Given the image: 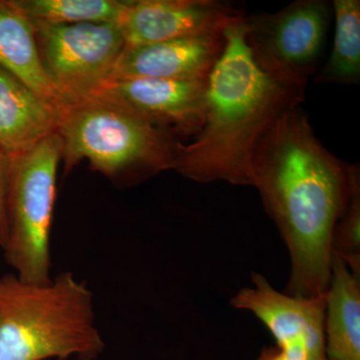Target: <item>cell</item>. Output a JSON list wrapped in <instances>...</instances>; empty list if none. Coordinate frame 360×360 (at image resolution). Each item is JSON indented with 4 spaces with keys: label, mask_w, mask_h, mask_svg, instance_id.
Listing matches in <instances>:
<instances>
[{
    "label": "cell",
    "mask_w": 360,
    "mask_h": 360,
    "mask_svg": "<svg viewBox=\"0 0 360 360\" xmlns=\"http://www.w3.org/2000/svg\"><path fill=\"white\" fill-rule=\"evenodd\" d=\"M335 37L333 51L314 82L359 84L360 80V1L335 0Z\"/></svg>",
    "instance_id": "15"
},
{
    "label": "cell",
    "mask_w": 360,
    "mask_h": 360,
    "mask_svg": "<svg viewBox=\"0 0 360 360\" xmlns=\"http://www.w3.org/2000/svg\"><path fill=\"white\" fill-rule=\"evenodd\" d=\"M245 14L212 0H125L117 25L124 49L222 32Z\"/></svg>",
    "instance_id": "8"
},
{
    "label": "cell",
    "mask_w": 360,
    "mask_h": 360,
    "mask_svg": "<svg viewBox=\"0 0 360 360\" xmlns=\"http://www.w3.org/2000/svg\"><path fill=\"white\" fill-rule=\"evenodd\" d=\"M269 360H307V354L303 345H291L279 349V352L276 350Z\"/></svg>",
    "instance_id": "19"
},
{
    "label": "cell",
    "mask_w": 360,
    "mask_h": 360,
    "mask_svg": "<svg viewBox=\"0 0 360 360\" xmlns=\"http://www.w3.org/2000/svg\"><path fill=\"white\" fill-rule=\"evenodd\" d=\"M30 22L45 72L65 104L86 98L101 89L110 79L124 51L116 23Z\"/></svg>",
    "instance_id": "6"
},
{
    "label": "cell",
    "mask_w": 360,
    "mask_h": 360,
    "mask_svg": "<svg viewBox=\"0 0 360 360\" xmlns=\"http://www.w3.org/2000/svg\"><path fill=\"white\" fill-rule=\"evenodd\" d=\"M65 176L82 160L117 187H131L174 169L179 137L101 94L59 110Z\"/></svg>",
    "instance_id": "4"
},
{
    "label": "cell",
    "mask_w": 360,
    "mask_h": 360,
    "mask_svg": "<svg viewBox=\"0 0 360 360\" xmlns=\"http://www.w3.org/2000/svg\"><path fill=\"white\" fill-rule=\"evenodd\" d=\"M9 169L11 158L0 146V248H6L8 239L7 219V196H8Z\"/></svg>",
    "instance_id": "18"
},
{
    "label": "cell",
    "mask_w": 360,
    "mask_h": 360,
    "mask_svg": "<svg viewBox=\"0 0 360 360\" xmlns=\"http://www.w3.org/2000/svg\"><path fill=\"white\" fill-rule=\"evenodd\" d=\"M59 110L0 66V146L9 158L58 134Z\"/></svg>",
    "instance_id": "12"
},
{
    "label": "cell",
    "mask_w": 360,
    "mask_h": 360,
    "mask_svg": "<svg viewBox=\"0 0 360 360\" xmlns=\"http://www.w3.org/2000/svg\"><path fill=\"white\" fill-rule=\"evenodd\" d=\"M276 350V349H274V348H269V349H264L258 360H269L270 357L272 356V354H274Z\"/></svg>",
    "instance_id": "20"
},
{
    "label": "cell",
    "mask_w": 360,
    "mask_h": 360,
    "mask_svg": "<svg viewBox=\"0 0 360 360\" xmlns=\"http://www.w3.org/2000/svg\"><path fill=\"white\" fill-rule=\"evenodd\" d=\"M63 141L52 134L30 150L11 156L7 219V264L22 281L51 279V232Z\"/></svg>",
    "instance_id": "5"
},
{
    "label": "cell",
    "mask_w": 360,
    "mask_h": 360,
    "mask_svg": "<svg viewBox=\"0 0 360 360\" xmlns=\"http://www.w3.org/2000/svg\"><path fill=\"white\" fill-rule=\"evenodd\" d=\"M252 186L290 251L286 295L326 296L333 234L360 180L319 142L300 106L286 111L258 141L251 156Z\"/></svg>",
    "instance_id": "1"
},
{
    "label": "cell",
    "mask_w": 360,
    "mask_h": 360,
    "mask_svg": "<svg viewBox=\"0 0 360 360\" xmlns=\"http://www.w3.org/2000/svg\"><path fill=\"white\" fill-rule=\"evenodd\" d=\"M246 32L245 16L224 30V51L208 77L205 124L193 141L177 146L174 169L193 181L252 186L258 141L304 99V85L277 79L258 65Z\"/></svg>",
    "instance_id": "2"
},
{
    "label": "cell",
    "mask_w": 360,
    "mask_h": 360,
    "mask_svg": "<svg viewBox=\"0 0 360 360\" xmlns=\"http://www.w3.org/2000/svg\"><path fill=\"white\" fill-rule=\"evenodd\" d=\"M208 79L108 80L94 94L108 97L177 137L195 136L206 115Z\"/></svg>",
    "instance_id": "9"
},
{
    "label": "cell",
    "mask_w": 360,
    "mask_h": 360,
    "mask_svg": "<svg viewBox=\"0 0 360 360\" xmlns=\"http://www.w3.org/2000/svg\"><path fill=\"white\" fill-rule=\"evenodd\" d=\"M104 348L94 293L72 272L44 283L0 276V360H96Z\"/></svg>",
    "instance_id": "3"
},
{
    "label": "cell",
    "mask_w": 360,
    "mask_h": 360,
    "mask_svg": "<svg viewBox=\"0 0 360 360\" xmlns=\"http://www.w3.org/2000/svg\"><path fill=\"white\" fill-rule=\"evenodd\" d=\"M32 22L49 25L116 23L125 0H11Z\"/></svg>",
    "instance_id": "16"
},
{
    "label": "cell",
    "mask_w": 360,
    "mask_h": 360,
    "mask_svg": "<svg viewBox=\"0 0 360 360\" xmlns=\"http://www.w3.org/2000/svg\"><path fill=\"white\" fill-rule=\"evenodd\" d=\"M255 288L231 300L236 309L252 312L276 338L279 348L302 345L307 360H326V296L298 298L278 292L262 274L253 272Z\"/></svg>",
    "instance_id": "10"
},
{
    "label": "cell",
    "mask_w": 360,
    "mask_h": 360,
    "mask_svg": "<svg viewBox=\"0 0 360 360\" xmlns=\"http://www.w3.org/2000/svg\"><path fill=\"white\" fill-rule=\"evenodd\" d=\"M330 18L323 0H297L276 13L245 16L246 41L272 77L304 85L316 70Z\"/></svg>",
    "instance_id": "7"
},
{
    "label": "cell",
    "mask_w": 360,
    "mask_h": 360,
    "mask_svg": "<svg viewBox=\"0 0 360 360\" xmlns=\"http://www.w3.org/2000/svg\"><path fill=\"white\" fill-rule=\"evenodd\" d=\"M225 47L224 32L124 49L110 80L208 79Z\"/></svg>",
    "instance_id": "11"
},
{
    "label": "cell",
    "mask_w": 360,
    "mask_h": 360,
    "mask_svg": "<svg viewBox=\"0 0 360 360\" xmlns=\"http://www.w3.org/2000/svg\"><path fill=\"white\" fill-rule=\"evenodd\" d=\"M333 252L338 253L354 276H360V180L356 182L345 212L333 234Z\"/></svg>",
    "instance_id": "17"
},
{
    "label": "cell",
    "mask_w": 360,
    "mask_h": 360,
    "mask_svg": "<svg viewBox=\"0 0 360 360\" xmlns=\"http://www.w3.org/2000/svg\"><path fill=\"white\" fill-rule=\"evenodd\" d=\"M326 302V359L360 360L359 278L336 252Z\"/></svg>",
    "instance_id": "13"
},
{
    "label": "cell",
    "mask_w": 360,
    "mask_h": 360,
    "mask_svg": "<svg viewBox=\"0 0 360 360\" xmlns=\"http://www.w3.org/2000/svg\"><path fill=\"white\" fill-rule=\"evenodd\" d=\"M0 66L39 96L65 105L45 72L32 25L11 0H0Z\"/></svg>",
    "instance_id": "14"
},
{
    "label": "cell",
    "mask_w": 360,
    "mask_h": 360,
    "mask_svg": "<svg viewBox=\"0 0 360 360\" xmlns=\"http://www.w3.org/2000/svg\"><path fill=\"white\" fill-rule=\"evenodd\" d=\"M326 360H328V359H326Z\"/></svg>",
    "instance_id": "21"
}]
</instances>
